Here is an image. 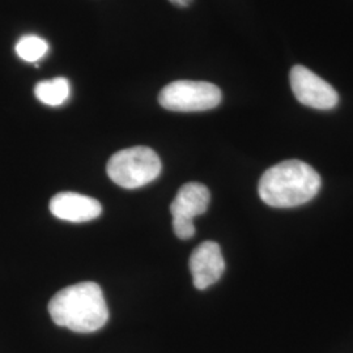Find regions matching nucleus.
<instances>
[{"label": "nucleus", "instance_id": "obj_6", "mask_svg": "<svg viewBox=\"0 0 353 353\" xmlns=\"http://www.w3.org/2000/svg\"><path fill=\"white\" fill-rule=\"evenodd\" d=\"M290 88L297 101L316 110H331L339 102V94L326 80L303 65H294L290 72Z\"/></svg>", "mask_w": 353, "mask_h": 353}, {"label": "nucleus", "instance_id": "obj_7", "mask_svg": "<svg viewBox=\"0 0 353 353\" xmlns=\"http://www.w3.org/2000/svg\"><path fill=\"white\" fill-rule=\"evenodd\" d=\"M189 265L194 285L201 290L214 284L225 270L221 249L214 241L202 242L191 254Z\"/></svg>", "mask_w": 353, "mask_h": 353}, {"label": "nucleus", "instance_id": "obj_4", "mask_svg": "<svg viewBox=\"0 0 353 353\" xmlns=\"http://www.w3.org/2000/svg\"><path fill=\"white\" fill-rule=\"evenodd\" d=\"M221 99V90L212 83L192 80L173 81L159 94L164 109L181 113L211 110L220 105Z\"/></svg>", "mask_w": 353, "mask_h": 353}, {"label": "nucleus", "instance_id": "obj_10", "mask_svg": "<svg viewBox=\"0 0 353 353\" xmlns=\"http://www.w3.org/2000/svg\"><path fill=\"white\" fill-rule=\"evenodd\" d=\"M14 50L20 59L33 63L46 55V52L49 51V43L43 38L29 34L19 39Z\"/></svg>", "mask_w": 353, "mask_h": 353}, {"label": "nucleus", "instance_id": "obj_3", "mask_svg": "<svg viewBox=\"0 0 353 353\" xmlns=\"http://www.w3.org/2000/svg\"><path fill=\"white\" fill-rule=\"evenodd\" d=\"M108 176L123 189L143 188L161 173L157 153L148 147H132L113 154L106 166Z\"/></svg>", "mask_w": 353, "mask_h": 353}, {"label": "nucleus", "instance_id": "obj_11", "mask_svg": "<svg viewBox=\"0 0 353 353\" xmlns=\"http://www.w3.org/2000/svg\"><path fill=\"white\" fill-rule=\"evenodd\" d=\"M170 1L179 7H188L192 0H170Z\"/></svg>", "mask_w": 353, "mask_h": 353}, {"label": "nucleus", "instance_id": "obj_9", "mask_svg": "<svg viewBox=\"0 0 353 353\" xmlns=\"http://www.w3.org/2000/svg\"><path fill=\"white\" fill-rule=\"evenodd\" d=\"M71 85L65 77H55L51 80L39 81L34 94L38 101L48 105V106H61L70 99Z\"/></svg>", "mask_w": 353, "mask_h": 353}, {"label": "nucleus", "instance_id": "obj_8", "mask_svg": "<svg viewBox=\"0 0 353 353\" xmlns=\"http://www.w3.org/2000/svg\"><path fill=\"white\" fill-rule=\"evenodd\" d=\"M51 214L70 223H85L97 219L101 204L94 198L77 192H59L50 201Z\"/></svg>", "mask_w": 353, "mask_h": 353}, {"label": "nucleus", "instance_id": "obj_2", "mask_svg": "<svg viewBox=\"0 0 353 353\" xmlns=\"http://www.w3.org/2000/svg\"><path fill=\"white\" fill-rule=\"evenodd\" d=\"M321 185L322 179L314 168L300 160H287L265 170L258 192L270 207L293 208L314 199Z\"/></svg>", "mask_w": 353, "mask_h": 353}, {"label": "nucleus", "instance_id": "obj_1", "mask_svg": "<svg viewBox=\"0 0 353 353\" xmlns=\"http://www.w3.org/2000/svg\"><path fill=\"white\" fill-rule=\"evenodd\" d=\"M55 325L74 332L99 331L109 321V309L99 284L84 281L55 293L49 303Z\"/></svg>", "mask_w": 353, "mask_h": 353}, {"label": "nucleus", "instance_id": "obj_5", "mask_svg": "<svg viewBox=\"0 0 353 353\" xmlns=\"http://www.w3.org/2000/svg\"><path fill=\"white\" fill-rule=\"evenodd\" d=\"M211 199L210 190L199 182H189L178 190L170 204L173 229L179 240H190L195 234L194 219L205 214Z\"/></svg>", "mask_w": 353, "mask_h": 353}]
</instances>
